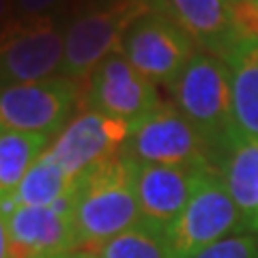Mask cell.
I'll return each instance as SVG.
<instances>
[{
  "instance_id": "cell-21",
  "label": "cell",
  "mask_w": 258,
  "mask_h": 258,
  "mask_svg": "<svg viewBox=\"0 0 258 258\" xmlns=\"http://www.w3.org/2000/svg\"><path fill=\"white\" fill-rule=\"evenodd\" d=\"M71 0H15V18H54Z\"/></svg>"
},
{
  "instance_id": "cell-8",
  "label": "cell",
  "mask_w": 258,
  "mask_h": 258,
  "mask_svg": "<svg viewBox=\"0 0 258 258\" xmlns=\"http://www.w3.org/2000/svg\"><path fill=\"white\" fill-rule=\"evenodd\" d=\"M76 106L80 108V86L62 76L3 86L0 127L54 138L69 125Z\"/></svg>"
},
{
  "instance_id": "cell-23",
  "label": "cell",
  "mask_w": 258,
  "mask_h": 258,
  "mask_svg": "<svg viewBox=\"0 0 258 258\" xmlns=\"http://www.w3.org/2000/svg\"><path fill=\"white\" fill-rule=\"evenodd\" d=\"M15 15V0H0V30L13 20Z\"/></svg>"
},
{
  "instance_id": "cell-25",
  "label": "cell",
  "mask_w": 258,
  "mask_h": 258,
  "mask_svg": "<svg viewBox=\"0 0 258 258\" xmlns=\"http://www.w3.org/2000/svg\"><path fill=\"white\" fill-rule=\"evenodd\" d=\"M84 258H97L95 254H88V252H84Z\"/></svg>"
},
{
  "instance_id": "cell-19",
  "label": "cell",
  "mask_w": 258,
  "mask_h": 258,
  "mask_svg": "<svg viewBox=\"0 0 258 258\" xmlns=\"http://www.w3.org/2000/svg\"><path fill=\"white\" fill-rule=\"evenodd\" d=\"M194 258H258V232L230 235L209 245Z\"/></svg>"
},
{
  "instance_id": "cell-3",
  "label": "cell",
  "mask_w": 258,
  "mask_h": 258,
  "mask_svg": "<svg viewBox=\"0 0 258 258\" xmlns=\"http://www.w3.org/2000/svg\"><path fill=\"white\" fill-rule=\"evenodd\" d=\"M149 9V0H110L78 11L64 28L60 76L82 88L99 62L118 52L127 28Z\"/></svg>"
},
{
  "instance_id": "cell-10",
  "label": "cell",
  "mask_w": 258,
  "mask_h": 258,
  "mask_svg": "<svg viewBox=\"0 0 258 258\" xmlns=\"http://www.w3.org/2000/svg\"><path fill=\"white\" fill-rule=\"evenodd\" d=\"M129 129L132 127L125 120L95 110H80V114L71 118L69 125L58 134L50 151L64 168L69 181L76 183L78 176L88 168L123 151Z\"/></svg>"
},
{
  "instance_id": "cell-14",
  "label": "cell",
  "mask_w": 258,
  "mask_h": 258,
  "mask_svg": "<svg viewBox=\"0 0 258 258\" xmlns=\"http://www.w3.org/2000/svg\"><path fill=\"white\" fill-rule=\"evenodd\" d=\"M226 189L239 207L249 232H258V140L237 129L213 155Z\"/></svg>"
},
{
  "instance_id": "cell-17",
  "label": "cell",
  "mask_w": 258,
  "mask_h": 258,
  "mask_svg": "<svg viewBox=\"0 0 258 258\" xmlns=\"http://www.w3.org/2000/svg\"><path fill=\"white\" fill-rule=\"evenodd\" d=\"M47 136L24 134L0 127V203H5L32 168L50 149Z\"/></svg>"
},
{
  "instance_id": "cell-5",
  "label": "cell",
  "mask_w": 258,
  "mask_h": 258,
  "mask_svg": "<svg viewBox=\"0 0 258 258\" xmlns=\"http://www.w3.org/2000/svg\"><path fill=\"white\" fill-rule=\"evenodd\" d=\"M123 153L136 164L213 168V153L172 101L132 125Z\"/></svg>"
},
{
  "instance_id": "cell-7",
  "label": "cell",
  "mask_w": 258,
  "mask_h": 258,
  "mask_svg": "<svg viewBox=\"0 0 258 258\" xmlns=\"http://www.w3.org/2000/svg\"><path fill=\"white\" fill-rule=\"evenodd\" d=\"M118 52L153 84L170 88L198 47L170 18L149 9L127 28Z\"/></svg>"
},
{
  "instance_id": "cell-9",
  "label": "cell",
  "mask_w": 258,
  "mask_h": 258,
  "mask_svg": "<svg viewBox=\"0 0 258 258\" xmlns=\"http://www.w3.org/2000/svg\"><path fill=\"white\" fill-rule=\"evenodd\" d=\"M161 106L157 84L144 78L120 52L99 62L80 88V110H95L132 127Z\"/></svg>"
},
{
  "instance_id": "cell-13",
  "label": "cell",
  "mask_w": 258,
  "mask_h": 258,
  "mask_svg": "<svg viewBox=\"0 0 258 258\" xmlns=\"http://www.w3.org/2000/svg\"><path fill=\"white\" fill-rule=\"evenodd\" d=\"M151 9L187 32L200 52L226 60L243 41L228 0H149Z\"/></svg>"
},
{
  "instance_id": "cell-16",
  "label": "cell",
  "mask_w": 258,
  "mask_h": 258,
  "mask_svg": "<svg viewBox=\"0 0 258 258\" xmlns=\"http://www.w3.org/2000/svg\"><path fill=\"white\" fill-rule=\"evenodd\" d=\"M71 191H74V183L69 181L64 168L47 149L32 164V168L18 185V189L5 203H0V211L9 215L18 207H47L69 196Z\"/></svg>"
},
{
  "instance_id": "cell-1",
  "label": "cell",
  "mask_w": 258,
  "mask_h": 258,
  "mask_svg": "<svg viewBox=\"0 0 258 258\" xmlns=\"http://www.w3.org/2000/svg\"><path fill=\"white\" fill-rule=\"evenodd\" d=\"M134 174L136 161L120 151L78 176L71 191L78 252L91 254L142 222Z\"/></svg>"
},
{
  "instance_id": "cell-18",
  "label": "cell",
  "mask_w": 258,
  "mask_h": 258,
  "mask_svg": "<svg viewBox=\"0 0 258 258\" xmlns=\"http://www.w3.org/2000/svg\"><path fill=\"white\" fill-rule=\"evenodd\" d=\"M91 254L97 258H172V249L166 230L149 222H140Z\"/></svg>"
},
{
  "instance_id": "cell-24",
  "label": "cell",
  "mask_w": 258,
  "mask_h": 258,
  "mask_svg": "<svg viewBox=\"0 0 258 258\" xmlns=\"http://www.w3.org/2000/svg\"><path fill=\"white\" fill-rule=\"evenodd\" d=\"M50 258H84V252H71V254H60V256H50Z\"/></svg>"
},
{
  "instance_id": "cell-26",
  "label": "cell",
  "mask_w": 258,
  "mask_h": 258,
  "mask_svg": "<svg viewBox=\"0 0 258 258\" xmlns=\"http://www.w3.org/2000/svg\"><path fill=\"white\" fill-rule=\"evenodd\" d=\"M228 3H239V0H228Z\"/></svg>"
},
{
  "instance_id": "cell-11",
  "label": "cell",
  "mask_w": 258,
  "mask_h": 258,
  "mask_svg": "<svg viewBox=\"0 0 258 258\" xmlns=\"http://www.w3.org/2000/svg\"><path fill=\"white\" fill-rule=\"evenodd\" d=\"M13 258H50L78 252L71 194L47 207H18L7 215Z\"/></svg>"
},
{
  "instance_id": "cell-15",
  "label": "cell",
  "mask_w": 258,
  "mask_h": 258,
  "mask_svg": "<svg viewBox=\"0 0 258 258\" xmlns=\"http://www.w3.org/2000/svg\"><path fill=\"white\" fill-rule=\"evenodd\" d=\"M224 62L230 78L235 125L243 136L258 140V39L241 41Z\"/></svg>"
},
{
  "instance_id": "cell-2",
  "label": "cell",
  "mask_w": 258,
  "mask_h": 258,
  "mask_svg": "<svg viewBox=\"0 0 258 258\" xmlns=\"http://www.w3.org/2000/svg\"><path fill=\"white\" fill-rule=\"evenodd\" d=\"M170 95L179 112L207 140L213 155L237 132L230 78L224 60L198 50L174 80Z\"/></svg>"
},
{
  "instance_id": "cell-20",
  "label": "cell",
  "mask_w": 258,
  "mask_h": 258,
  "mask_svg": "<svg viewBox=\"0 0 258 258\" xmlns=\"http://www.w3.org/2000/svg\"><path fill=\"white\" fill-rule=\"evenodd\" d=\"M230 5L241 39H258V0H239Z\"/></svg>"
},
{
  "instance_id": "cell-4",
  "label": "cell",
  "mask_w": 258,
  "mask_h": 258,
  "mask_svg": "<svg viewBox=\"0 0 258 258\" xmlns=\"http://www.w3.org/2000/svg\"><path fill=\"white\" fill-rule=\"evenodd\" d=\"M241 232H249L247 224L220 172L211 168L203 174L183 213L166 230V237L172 258H194L209 245Z\"/></svg>"
},
{
  "instance_id": "cell-6",
  "label": "cell",
  "mask_w": 258,
  "mask_h": 258,
  "mask_svg": "<svg viewBox=\"0 0 258 258\" xmlns=\"http://www.w3.org/2000/svg\"><path fill=\"white\" fill-rule=\"evenodd\" d=\"M64 30L52 18H15L0 30V88L60 76Z\"/></svg>"
},
{
  "instance_id": "cell-12",
  "label": "cell",
  "mask_w": 258,
  "mask_h": 258,
  "mask_svg": "<svg viewBox=\"0 0 258 258\" xmlns=\"http://www.w3.org/2000/svg\"><path fill=\"white\" fill-rule=\"evenodd\" d=\"M207 170H211V168L136 164L134 185L142 222L168 230L172 222L183 213V209L187 207L189 198L194 196Z\"/></svg>"
},
{
  "instance_id": "cell-22",
  "label": "cell",
  "mask_w": 258,
  "mask_h": 258,
  "mask_svg": "<svg viewBox=\"0 0 258 258\" xmlns=\"http://www.w3.org/2000/svg\"><path fill=\"white\" fill-rule=\"evenodd\" d=\"M0 258H13L11 252V235H9V222L7 215L0 211Z\"/></svg>"
}]
</instances>
